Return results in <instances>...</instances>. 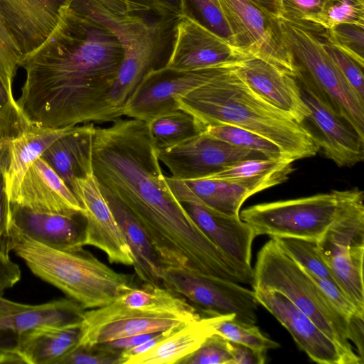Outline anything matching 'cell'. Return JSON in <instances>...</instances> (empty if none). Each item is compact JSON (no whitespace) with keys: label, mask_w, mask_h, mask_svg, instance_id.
<instances>
[{"label":"cell","mask_w":364,"mask_h":364,"mask_svg":"<svg viewBox=\"0 0 364 364\" xmlns=\"http://www.w3.org/2000/svg\"><path fill=\"white\" fill-rule=\"evenodd\" d=\"M123 59L116 36L70 4L43 43L23 56L18 107L30 124L43 127L112 122L108 95Z\"/></svg>","instance_id":"obj_1"},{"label":"cell","mask_w":364,"mask_h":364,"mask_svg":"<svg viewBox=\"0 0 364 364\" xmlns=\"http://www.w3.org/2000/svg\"><path fill=\"white\" fill-rule=\"evenodd\" d=\"M146 122L119 118L95 127L94 174L130 211L160 256L184 252L199 227L170 188Z\"/></svg>","instance_id":"obj_2"},{"label":"cell","mask_w":364,"mask_h":364,"mask_svg":"<svg viewBox=\"0 0 364 364\" xmlns=\"http://www.w3.org/2000/svg\"><path fill=\"white\" fill-rule=\"evenodd\" d=\"M70 5L107 27L124 49L117 78L108 95L116 120L144 76L166 64L182 15L154 0H73Z\"/></svg>","instance_id":"obj_3"},{"label":"cell","mask_w":364,"mask_h":364,"mask_svg":"<svg viewBox=\"0 0 364 364\" xmlns=\"http://www.w3.org/2000/svg\"><path fill=\"white\" fill-rule=\"evenodd\" d=\"M235 67L176 97L178 109L191 114L204 128L228 124L257 134L276 144L293 161L314 156L320 149L309 129L257 95Z\"/></svg>","instance_id":"obj_4"},{"label":"cell","mask_w":364,"mask_h":364,"mask_svg":"<svg viewBox=\"0 0 364 364\" xmlns=\"http://www.w3.org/2000/svg\"><path fill=\"white\" fill-rule=\"evenodd\" d=\"M9 248L36 276L85 309L106 306L136 287L133 274L114 271L83 247L53 249L10 230Z\"/></svg>","instance_id":"obj_5"},{"label":"cell","mask_w":364,"mask_h":364,"mask_svg":"<svg viewBox=\"0 0 364 364\" xmlns=\"http://www.w3.org/2000/svg\"><path fill=\"white\" fill-rule=\"evenodd\" d=\"M253 269V289L283 294L348 353L358 356L348 338V318L337 311L306 271L273 238L258 252Z\"/></svg>","instance_id":"obj_6"},{"label":"cell","mask_w":364,"mask_h":364,"mask_svg":"<svg viewBox=\"0 0 364 364\" xmlns=\"http://www.w3.org/2000/svg\"><path fill=\"white\" fill-rule=\"evenodd\" d=\"M298 74L309 80L364 136V102L355 94L326 51L322 33L315 24L277 17Z\"/></svg>","instance_id":"obj_7"},{"label":"cell","mask_w":364,"mask_h":364,"mask_svg":"<svg viewBox=\"0 0 364 364\" xmlns=\"http://www.w3.org/2000/svg\"><path fill=\"white\" fill-rule=\"evenodd\" d=\"M336 193V217L317 244L338 285L364 312V194L358 188Z\"/></svg>","instance_id":"obj_8"},{"label":"cell","mask_w":364,"mask_h":364,"mask_svg":"<svg viewBox=\"0 0 364 364\" xmlns=\"http://www.w3.org/2000/svg\"><path fill=\"white\" fill-rule=\"evenodd\" d=\"M338 208L336 191L311 196L264 203L240 212L257 236L318 240L334 220Z\"/></svg>","instance_id":"obj_9"},{"label":"cell","mask_w":364,"mask_h":364,"mask_svg":"<svg viewBox=\"0 0 364 364\" xmlns=\"http://www.w3.org/2000/svg\"><path fill=\"white\" fill-rule=\"evenodd\" d=\"M161 278L164 287L191 303L201 318L230 316L248 324L257 321L259 303L255 291L239 283L171 267H162Z\"/></svg>","instance_id":"obj_10"},{"label":"cell","mask_w":364,"mask_h":364,"mask_svg":"<svg viewBox=\"0 0 364 364\" xmlns=\"http://www.w3.org/2000/svg\"><path fill=\"white\" fill-rule=\"evenodd\" d=\"M218 1L236 48L294 77V60L282 36L277 17L252 0Z\"/></svg>","instance_id":"obj_11"},{"label":"cell","mask_w":364,"mask_h":364,"mask_svg":"<svg viewBox=\"0 0 364 364\" xmlns=\"http://www.w3.org/2000/svg\"><path fill=\"white\" fill-rule=\"evenodd\" d=\"M230 66L232 65L179 70L164 65L153 69L144 76L126 102L122 116L148 122L179 109L176 97L206 83Z\"/></svg>","instance_id":"obj_12"},{"label":"cell","mask_w":364,"mask_h":364,"mask_svg":"<svg viewBox=\"0 0 364 364\" xmlns=\"http://www.w3.org/2000/svg\"><path fill=\"white\" fill-rule=\"evenodd\" d=\"M200 318L134 309L112 301L106 306L85 311L77 346L92 348L124 337L180 327Z\"/></svg>","instance_id":"obj_13"},{"label":"cell","mask_w":364,"mask_h":364,"mask_svg":"<svg viewBox=\"0 0 364 364\" xmlns=\"http://www.w3.org/2000/svg\"><path fill=\"white\" fill-rule=\"evenodd\" d=\"M310 111L306 121L323 155L339 167H353L364 159V136L338 114L306 78L294 75Z\"/></svg>","instance_id":"obj_14"},{"label":"cell","mask_w":364,"mask_h":364,"mask_svg":"<svg viewBox=\"0 0 364 364\" xmlns=\"http://www.w3.org/2000/svg\"><path fill=\"white\" fill-rule=\"evenodd\" d=\"M158 156L171 176L178 180L202 178L243 160L267 159L261 153L233 146L203 132L158 150Z\"/></svg>","instance_id":"obj_15"},{"label":"cell","mask_w":364,"mask_h":364,"mask_svg":"<svg viewBox=\"0 0 364 364\" xmlns=\"http://www.w3.org/2000/svg\"><path fill=\"white\" fill-rule=\"evenodd\" d=\"M256 299L290 333L309 358L321 364H363L323 332L285 295L268 289H253Z\"/></svg>","instance_id":"obj_16"},{"label":"cell","mask_w":364,"mask_h":364,"mask_svg":"<svg viewBox=\"0 0 364 364\" xmlns=\"http://www.w3.org/2000/svg\"><path fill=\"white\" fill-rule=\"evenodd\" d=\"M73 193L84 209L85 246L100 249L110 263L133 266V253L93 171L75 181Z\"/></svg>","instance_id":"obj_17"},{"label":"cell","mask_w":364,"mask_h":364,"mask_svg":"<svg viewBox=\"0 0 364 364\" xmlns=\"http://www.w3.org/2000/svg\"><path fill=\"white\" fill-rule=\"evenodd\" d=\"M249 57L230 42L182 16L166 66L179 70L235 65Z\"/></svg>","instance_id":"obj_18"},{"label":"cell","mask_w":364,"mask_h":364,"mask_svg":"<svg viewBox=\"0 0 364 364\" xmlns=\"http://www.w3.org/2000/svg\"><path fill=\"white\" fill-rule=\"evenodd\" d=\"M235 70L252 91L297 123L304 124L310 115L296 78L284 70L252 56L235 65Z\"/></svg>","instance_id":"obj_19"},{"label":"cell","mask_w":364,"mask_h":364,"mask_svg":"<svg viewBox=\"0 0 364 364\" xmlns=\"http://www.w3.org/2000/svg\"><path fill=\"white\" fill-rule=\"evenodd\" d=\"M11 205V230L53 249L85 246V220L82 213L39 212Z\"/></svg>","instance_id":"obj_20"},{"label":"cell","mask_w":364,"mask_h":364,"mask_svg":"<svg viewBox=\"0 0 364 364\" xmlns=\"http://www.w3.org/2000/svg\"><path fill=\"white\" fill-rule=\"evenodd\" d=\"M73 0H0V14L23 55L37 48Z\"/></svg>","instance_id":"obj_21"},{"label":"cell","mask_w":364,"mask_h":364,"mask_svg":"<svg viewBox=\"0 0 364 364\" xmlns=\"http://www.w3.org/2000/svg\"><path fill=\"white\" fill-rule=\"evenodd\" d=\"M35 211L63 214L83 213L84 209L70 189L42 158L26 171L10 200Z\"/></svg>","instance_id":"obj_22"},{"label":"cell","mask_w":364,"mask_h":364,"mask_svg":"<svg viewBox=\"0 0 364 364\" xmlns=\"http://www.w3.org/2000/svg\"><path fill=\"white\" fill-rule=\"evenodd\" d=\"M183 206L208 238L225 254L252 268V246L255 237L252 228L240 217L226 215L193 203Z\"/></svg>","instance_id":"obj_23"},{"label":"cell","mask_w":364,"mask_h":364,"mask_svg":"<svg viewBox=\"0 0 364 364\" xmlns=\"http://www.w3.org/2000/svg\"><path fill=\"white\" fill-rule=\"evenodd\" d=\"M93 123L77 125L41 156L73 192L75 181L93 171ZM74 194V193H73Z\"/></svg>","instance_id":"obj_24"},{"label":"cell","mask_w":364,"mask_h":364,"mask_svg":"<svg viewBox=\"0 0 364 364\" xmlns=\"http://www.w3.org/2000/svg\"><path fill=\"white\" fill-rule=\"evenodd\" d=\"M166 180L181 203L198 204L229 216L239 217L242 203L253 195L247 188L222 180H178L171 176Z\"/></svg>","instance_id":"obj_25"},{"label":"cell","mask_w":364,"mask_h":364,"mask_svg":"<svg viewBox=\"0 0 364 364\" xmlns=\"http://www.w3.org/2000/svg\"><path fill=\"white\" fill-rule=\"evenodd\" d=\"M76 126L48 128L29 124L9 141V161L6 183L9 199L16 192L29 166L57 139L74 130Z\"/></svg>","instance_id":"obj_26"},{"label":"cell","mask_w":364,"mask_h":364,"mask_svg":"<svg viewBox=\"0 0 364 364\" xmlns=\"http://www.w3.org/2000/svg\"><path fill=\"white\" fill-rule=\"evenodd\" d=\"M80 327H42L21 333L15 353L22 363L57 364L78 343Z\"/></svg>","instance_id":"obj_27"},{"label":"cell","mask_w":364,"mask_h":364,"mask_svg":"<svg viewBox=\"0 0 364 364\" xmlns=\"http://www.w3.org/2000/svg\"><path fill=\"white\" fill-rule=\"evenodd\" d=\"M100 188L133 253L136 275L144 283L160 285L162 266L141 226L119 199Z\"/></svg>","instance_id":"obj_28"},{"label":"cell","mask_w":364,"mask_h":364,"mask_svg":"<svg viewBox=\"0 0 364 364\" xmlns=\"http://www.w3.org/2000/svg\"><path fill=\"white\" fill-rule=\"evenodd\" d=\"M215 333L205 318L176 329L146 352L131 357L124 364L181 363Z\"/></svg>","instance_id":"obj_29"},{"label":"cell","mask_w":364,"mask_h":364,"mask_svg":"<svg viewBox=\"0 0 364 364\" xmlns=\"http://www.w3.org/2000/svg\"><path fill=\"white\" fill-rule=\"evenodd\" d=\"M85 311L70 298L32 305L27 310L0 318V330L17 336L42 327L80 326Z\"/></svg>","instance_id":"obj_30"},{"label":"cell","mask_w":364,"mask_h":364,"mask_svg":"<svg viewBox=\"0 0 364 364\" xmlns=\"http://www.w3.org/2000/svg\"><path fill=\"white\" fill-rule=\"evenodd\" d=\"M294 161L280 159H250L231 164L202 178L225 181L249 189L254 195L289 179Z\"/></svg>","instance_id":"obj_31"},{"label":"cell","mask_w":364,"mask_h":364,"mask_svg":"<svg viewBox=\"0 0 364 364\" xmlns=\"http://www.w3.org/2000/svg\"><path fill=\"white\" fill-rule=\"evenodd\" d=\"M114 301L134 309L201 318L196 308L185 298L161 285L144 283L141 287L131 289Z\"/></svg>","instance_id":"obj_32"},{"label":"cell","mask_w":364,"mask_h":364,"mask_svg":"<svg viewBox=\"0 0 364 364\" xmlns=\"http://www.w3.org/2000/svg\"><path fill=\"white\" fill-rule=\"evenodd\" d=\"M146 124L157 150L181 144L205 129L191 114L181 109L159 115Z\"/></svg>","instance_id":"obj_33"},{"label":"cell","mask_w":364,"mask_h":364,"mask_svg":"<svg viewBox=\"0 0 364 364\" xmlns=\"http://www.w3.org/2000/svg\"><path fill=\"white\" fill-rule=\"evenodd\" d=\"M203 133L233 146L261 153L267 159L285 157L279 147L272 141L235 125L210 124L205 127Z\"/></svg>","instance_id":"obj_34"},{"label":"cell","mask_w":364,"mask_h":364,"mask_svg":"<svg viewBox=\"0 0 364 364\" xmlns=\"http://www.w3.org/2000/svg\"><path fill=\"white\" fill-rule=\"evenodd\" d=\"M272 238L300 267L316 276L329 279L338 285L321 255L317 240L291 237H272Z\"/></svg>","instance_id":"obj_35"},{"label":"cell","mask_w":364,"mask_h":364,"mask_svg":"<svg viewBox=\"0 0 364 364\" xmlns=\"http://www.w3.org/2000/svg\"><path fill=\"white\" fill-rule=\"evenodd\" d=\"M213 331L231 342L267 351L280 345L264 334L255 324L237 321L230 316L205 318Z\"/></svg>","instance_id":"obj_36"},{"label":"cell","mask_w":364,"mask_h":364,"mask_svg":"<svg viewBox=\"0 0 364 364\" xmlns=\"http://www.w3.org/2000/svg\"><path fill=\"white\" fill-rule=\"evenodd\" d=\"M180 6L183 16L210 29L233 45L232 33L218 0H180Z\"/></svg>","instance_id":"obj_37"},{"label":"cell","mask_w":364,"mask_h":364,"mask_svg":"<svg viewBox=\"0 0 364 364\" xmlns=\"http://www.w3.org/2000/svg\"><path fill=\"white\" fill-rule=\"evenodd\" d=\"M326 38L364 67V25L343 23L325 29Z\"/></svg>","instance_id":"obj_38"},{"label":"cell","mask_w":364,"mask_h":364,"mask_svg":"<svg viewBox=\"0 0 364 364\" xmlns=\"http://www.w3.org/2000/svg\"><path fill=\"white\" fill-rule=\"evenodd\" d=\"M343 23L364 25V0H326L315 25L329 29Z\"/></svg>","instance_id":"obj_39"},{"label":"cell","mask_w":364,"mask_h":364,"mask_svg":"<svg viewBox=\"0 0 364 364\" xmlns=\"http://www.w3.org/2000/svg\"><path fill=\"white\" fill-rule=\"evenodd\" d=\"M23 55L0 14V82L13 95V82Z\"/></svg>","instance_id":"obj_40"},{"label":"cell","mask_w":364,"mask_h":364,"mask_svg":"<svg viewBox=\"0 0 364 364\" xmlns=\"http://www.w3.org/2000/svg\"><path fill=\"white\" fill-rule=\"evenodd\" d=\"M29 124L14 95L10 94L0 82V145L18 136Z\"/></svg>","instance_id":"obj_41"},{"label":"cell","mask_w":364,"mask_h":364,"mask_svg":"<svg viewBox=\"0 0 364 364\" xmlns=\"http://www.w3.org/2000/svg\"><path fill=\"white\" fill-rule=\"evenodd\" d=\"M230 341L214 333L193 354L182 361L186 364H232Z\"/></svg>","instance_id":"obj_42"},{"label":"cell","mask_w":364,"mask_h":364,"mask_svg":"<svg viewBox=\"0 0 364 364\" xmlns=\"http://www.w3.org/2000/svg\"><path fill=\"white\" fill-rule=\"evenodd\" d=\"M323 47L347 82L364 102L363 67L346 53L328 41L322 33Z\"/></svg>","instance_id":"obj_43"},{"label":"cell","mask_w":364,"mask_h":364,"mask_svg":"<svg viewBox=\"0 0 364 364\" xmlns=\"http://www.w3.org/2000/svg\"><path fill=\"white\" fill-rule=\"evenodd\" d=\"M9 161V141L0 145V248L9 252L11 201L7 193L6 173Z\"/></svg>","instance_id":"obj_44"},{"label":"cell","mask_w":364,"mask_h":364,"mask_svg":"<svg viewBox=\"0 0 364 364\" xmlns=\"http://www.w3.org/2000/svg\"><path fill=\"white\" fill-rule=\"evenodd\" d=\"M326 0H282L279 17L315 24Z\"/></svg>","instance_id":"obj_45"},{"label":"cell","mask_w":364,"mask_h":364,"mask_svg":"<svg viewBox=\"0 0 364 364\" xmlns=\"http://www.w3.org/2000/svg\"><path fill=\"white\" fill-rule=\"evenodd\" d=\"M119 354L105 351L97 346H76L57 364H118Z\"/></svg>","instance_id":"obj_46"},{"label":"cell","mask_w":364,"mask_h":364,"mask_svg":"<svg viewBox=\"0 0 364 364\" xmlns=\"http://www.w3.org/2000/svg\"><path fill=\"white\" fill-rule=\"evenodd\" d=\"M306 272L320 287L332 305L344 317L348 319V317L355 312H361L355 307L338 285L329 279L319 277L308 271H306Z\"/></svg>","instance_id":"obj_47"},{"label":"cell","mask_w":364,"mask_h":364,"mask_svg":"<svg viewBox=\"0 0 364 364\" xmlns=\"http://www.w3.org/2000/svg\"><path fill=\"white\" fill-rule=\"evenodd\" d=\"M19 266L12 262L6 252L0 248V296L21 279Z\"/></svg>","instance_id":"obj_48"},{"label":"cell","mask_w":364,"mask_h":364,"mask_svg":"<svg viewBox=\"0 0 364 364\" xmlns=\"http://www.w3.org/2000/svg\"><path fill=\"white\" fill-rule=\"evenodd\" d=\"M348 338L354 344L357 355L364 362V313L357 311L348 317Z\"/></svg>","instance_id":"obj_49"},{"label":"cell","mask_w":364,"mask_h":364,"mask_svg":"<svg viewBox=\"0 0 364 364\" xmlns=\"http://www.w3.org/2000/svg\"><path fill=\"white\" fill-rule=\"evenodd\" d=\"M232 364H263L267 351L255 349L245 345L231 342Z\"/></svg>","instance_id":"obj_50"},{"label":"cell","mask_w":364,"mask_h":364,"mask_svg":"<svg viewBox=\"0 0 364 364\" xmlns=\"http://www.w3.org/2000/svg\"><path fill=\"white\" fill-rule=\"evenodd\" d=\"M31 306L32 305L12 301L0 296V318L18 314L30 309Z\"/></svg>","instance_id":"obj_51"},{"label":"cell","mask_w":364,"mask_h":364,"mask_svg":"<svg viewBox=\"0 0 364 364\" xmlns=\"http://www.w3.org/2000/svg\"><path fill=\"white\" fill-rule=\"evenodd\" d=\"M276 17L281 14L282 0H252Z\"/></svg>","instance_id":"obj_52"},{"label":"cell","mask_w":364,"mask_h":364,"mask_svg":"<svg viewBox=\"0 0 364 364\" xmlns=\"http://www.w3.org/2000/svg\"><path fill=\"white\" fill-rule=\"evenodd\" d=\"M154 1L171 8V9L176 11V12H178L182 15L181 11L180 0H154Z\"/></svg>","instance_id":"obj_53"}]
</instances>
